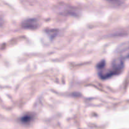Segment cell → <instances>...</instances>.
<instances>
[{"mask_svg": "<svg viewBox=\"0 0 129 129\" xmlns=\"http://www.w3.org/2000/svg\"><path fill=\"white\" fill-rule=\"evenodd\" d=\"M21 26L24 28L35 30L39 26V21L35 18H28L24 20L21 23Z\"/></svg>", "mask_w": 129, "mask_h": 129, "instance_id": "cell-2", "label": "cell"}, {"mask_svg": "<svg viewBox=\"0 0 129 129\" xmlns=\"http://www.w3.org/2000/svg\"><path fill=\"white\" fill-rule=\"evenodd\" d=\"M117 54L111 62L109 67L106 65L105 60H102L97 65L96 68L100 78L107 79L115 76L118 75L124 69L125 60L128 58V44H123L117 50Z\"/></svg>", "mask_w": 129, "mask_h": 129, "instance_id": "cell-1", "label": "cell"}, {"mask_svg": "<svg viewBox=\"0 0 129 129\" xmlns=\"http://www.w3.org/2000/svg\"><path fill=\"white\" fill-rule=\"evenodd\" d=\"M0 24H1V22H0Z\"/></svg>", "mask_w": 129, "mask_h": 129, "instance_id": "cell-4", "label": "cell"}, {"mask_svg": "<svg viewBox=\"0 0 129 129\" xmlns=\"http://www.w3.org/2000/svg\"><path fill=\"white\" fill-rule=\"evenodd\" d=\"M32 120V116L30 115H25L21 118V121L23 123H29L30 121Z\"/></svg>", "mask_w": 129, "mask_h": 129, "instance_id": "cell-3", "label": "cell"}]
</instances>
